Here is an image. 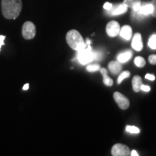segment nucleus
Returning a JSON list of instances; mask_svg holds the SVG:
<instances>
[{"label": "nucleus", "mask_w": 156, "mask_h": 156, "mask_svg": "<svg viewBox=\"0 0 156 156\" xmlns=\"http://www.w3.org/2000/svg\"><path fill=\"white\" fill-rule=\"evenodd\" d=\"M86 44H88V45L90 44V41L89 39H87V42H86Z\"/></svg>", "instance_id": "30"}, {"label": "nucleus", "mask_w": 156, "mask_h": 156, "mask_svg": "<svg viewBox=\"0 0 156 156\" xmlns=\"http://www.w3.org/2000/svg\"><path fill=\"white\" fill-rule=\"evenodd\" d=\"M121 37L126 41L130 40L132 36V30L129 25H124L120 29L119 34Z\"/></svg>", "instance_id": "13"}, {"label": "nucleus", "mask_w": 156, "mask_h": 156, "mask_svg": "<svg viewBox=\"0 0 156 156\" xmlns=\"http://www.w3.org/2000/svg\"><path fill=\"white\" fill-rule=\"evenodd\" d=\"M126 130L132 134H139L140 132V129L134 126H127L126 128Z\"/></svg>", "instance_id": "21"}, {"label": "nucleus", "mask_w": 156, "mask_h": 156, "mask_svg": "<svg viewBox=\"0 0 156 156\" xmlns=\"http://www.w3.org/2000/svg\"><path fill=\"white\" fill-rule=\"evenodd\" d=\"M151 3V5H153V11L151 15H153L154 17H156V0H152Z\"/></svg>", "instance_id": "23"}, {"label": "nucleus", "mask_w": 156, "mask_h": 156, "mask_svg": "<svg viewBox=\"0 0 156 156\" xmlns=\"http://www.w3.org/2000/svg\"><path fill=\"white\" fill-rule=\"evenodd\" d=\"M112 155L113 156H127L130 155L129 148L123 144H116L112 148Z\"/></svg>", "instance_id": "5"}, {"label": "nucleus", "mask_w": 156, "mask_h": 156, "mask_svg": "<svg viewBox=\"0 0 156 156\" xmlns=\"http://www.w3.org/2000/svg\"><path fill=\"white\" fill-rule=\"evenodd\" d=\"M66 40L69 47L77 51L85 48L87 45L86 43L84 41L81 34L76 30L68 31L66 36Z\"/></svg>", "instance_id": "2"}, {"label": "nucleus", "mask_w": 156, "mask_h": 156, "mask_svg": "<svg viewBox=\"0 0 156 156\" xmlns=\"http://www.w3.org/2000/svg\"><path fill=\"white\" fill-rule=\"evenodd\" d=\"M86 69L90 73H93V72L98 71L101 69V66L99 64H90L86 67Z\"/></svg>", "instance_id": "20"}, {"label": "nucleus", "mask_w": 156, "mask_h": 156, "mask_svg": "<svg viewBox=\"0 0 156 156\" xmlns=\"http://www.w3.org/2000/svg\"><path fill=\"white\" fill-rule=\"evenodd\" d=\"M120 29L121 28L119 23L115 20H112L106 25V34L109 37L114 38V37L117 36V35L119 34Z\"/></svg>", "instance_id": "7"}, {"label": "nucleus", "mask_w": 156, "mask_h": 156, "mask_svg": "<svg viewBox=\"0 0 156 156\" xmlns=\"http://www.w3.org/2000/svg\"><path fill=\"white\" fill-rule=\"evenodd\" d=\"M134 64H135L136 67H145L146 62L145 58L141 57V56H136V57L134 58Z\"/></svg>", "instance_id": "17"}, {"label": "nucleus", "mask_w": 156, "mask_h": 156, "mask_svg": "<svg viewBox=\"0 0 156 156\" xmlns=\"http://www.w3.org/2000/svg\"><path fill=\"white\" fill-rule=\"evenodd\" d=\"M145 78L146 79L149 80H151V81L155 80V76H154L153 75H151V74H147V75H145Z\"/></svg>", "instance_id": "25"}, {"label": "nucleus", "mask_w": 156, "mask_h": 156, "mask_svg": "<svg viewBox=\"0 0 156 156\" xmlns=\"http://www.w3.org/2000/svg\"><path fill=\"white\" fill-rule=\"evenodd\" d=\"M6 37L5 36H0V51H1V48L3 45H5L4 41H5Z\"/></svg>", "instance_id": "27"}, {"label": "nucleus", "mask_w": 156, "mask_h": 156, "mask_svg": "<svg viewBox=\"0 0 156 156\" xmlns=\"http://www.w3.org/2000/svg\"><path fill=\"white\" fill-rule=\"evenodd\" d=\"M130 155H132V156H138V155H139V154L136 153V151H132L131 153H130Z\"/></svg>", "instance_id": "28"}, {"label": "nucleus", "mask_w": 156, "mask_h": 156, "mask_svg": "<svg viewBox=\"0 0 156 156\" xmlns=\"http://www.w3.org/2000/svg\"><path fill=\"white\" fill-rule=\"evenodd\" d=\"M76 58H77L80 63L83 64V65L90 63L91 62L93 61L94 60V54H93L90 46L87 44L85 48L77 51V55Z\"/></svg>", "instance_id": "3"}, {"label": "nucleus", "mask_w": 156, "mask_h": 156, "mask_svg": "<svg viewBox=\"0 0 156 156\" xmlns=\"http://www.w3.org/2000/svg\"><path fill=\"white\" fill-rule=\"evenodd\" d=\"M123 3L127 7L131 8L133 12H137L142 5L141 0H124Z\"/></svg>", "instance_id": "12"}, {"label": "nucleus", "mask_w": 156, "mask_h": 156, "mask_svg": "<svg viewBox=\"0 0 156 156\" xmlns=\"http://www.w3.org/2000/svg\"><path fill=\"white\" fill-rule=\"evenodd\" d=\"M36 34V25L30 21H26L22 27V36L25 40H31Z\"/></svg>", "instance_id": "4"}, {"label": "nucleus", "mask_w": 156, "mask_h": 156, "mask_svg": "<svg viewBox=\"0 0 156 156\" xmlns=\"http://www.w3.org/2000/svg\"><path fill=\"white\" fill-rule=\"evenodd\" d=\"M130 76V73L129 71H124L118 77V80H117V83L118 84H121L122 83V82L124 80V79H126V78L129 77Z\"/></svg>", "instance_id": "19"}, {"label": "nucleus", "mask_w": 156, "mask_h": 156, "mask_svg": "<svg viewBox=\"0 0 156 156\" xmlns=\"http://www.w3.org/2000/svg\"><path fill=\"white\" fill-rule=\"evenodd\" d=\"M101 73L103 75V81L105 85L111 87L113 85V82L112 78H110L108 75V71L106 68H101Z\"/></svg>", "instance_id": "15"}, {"label": "nucleus", "mask_w": 156, "mask_h": 156, "mask_svg": "<svg viewBox=\"0 0 156 156\" xmlns=\"http://www.w3.org/2000/svg\"><path fill=\"white\" fill-rule=\"evenodd\" d=\"M142 85V78L140 76L135 75L132 79V87L134 92H139L141 90V86Z\"/></svg>", "instance_id": "16"}, {"label": "nucleus", "mask_w": 156, "mask_h": 156, "mask_svg": "<svg viewBox=\"0 0 156 156\" xmlns=\"http://www.w3.org/2000/svg\"><path fill=\"white\" fill-rule=\"evenodd\" d=\"M128 7L124 3L113 6L112 8L109 10V13L112 15H119L124 14L127 11Z\"/></svg>", "instance_id": "10"}, {"label": "nucleus", "mask_w": 156, "mask_h": 156, "mask_svg": "<svg viewBox=\"0 0 156 156\" xmlns=\"http://www.w3.org/2000/svg\"><path fill=\"white\" fill-rule=\"evenodd\" d=\"M1 8L5 18L15 20L22 11V0H2Z\"/></svg>", "instance_id": "1"}, {"label": "nucleus", "mask_w": 156, "mask_h": 156, "mask_svg": "<svg viewBox=\"0 0 156 156\" xmlns=\"http://www.w3.org/2000/svg\"><path fill=\"white\" fill-rule=\"evenodd\" d=\"M141 90H142L145 91V92H149L151 90V87L147 85H142L141 86Z\"/></svg>", "instance_id": "26"}, {"label": "nucleus", "mask_w": 156, "mask_h": 156, "mask_svg": "<svg viewBox=\"0 0 156 156\" xmlns=\"http://www.w3.org/2000/svg\"><path fill=\"white\" fill-rule=\"evenodd\" d=\"M132 46L136 51H140L143 48V44L142 41V36L139 33H136L132 38Z\"/></svg>", "instance_id": "9"}, {"label": "nucleus", "mask_w": 156, "mask_h": 156, "mask_svg": "<svg viewBox=\"0 0 156 156\" xmlns=\"http://www.w3.org/2000/svg\"><path fill=\"white\" fill-rule=\"evenodd\" d=\"M153 11V5H151V3H146L144 5H141V7L137 12H134L136 15H138L139 17H145L147 15H151L152 12Z\"/></svg>", "instance_id": "8"}, {"label": "nucleus", "mask_w": 156, "mask_h": 156, "mask_svg": "<svg viewBox=\"0 0 156 156\" xmlns=\"http://www.w3.org/2000/svg\"><path fill=\"white\" fill-rule=\"evenodd\" d=\"M112 7H113L112 4L109 2H106L104 4V5H103V8H104L105 10H107V11L110 10V9L112 8Z\"/></svg>", "instance_id": "24"}, {"label": "nucleus", "mask_w": 156, "mask_h": 156, "mask_svg": "<svg viewBox=\"0 0 156 156\" xmlns=\"http://www.w3.org/2000/svg\"><path fill=\"white\" fill-rule=\"evenodd\" d=\"M110 73L114 75H117L122 70V64L119 61H112L108 65Z\"/></svg>", "instance_id": "11"}, {"label": "nucleus", "mask_w": 156, "mask_h": 156, "mask_svg": "<svg viewBox=\"0 0 156 156\" xmlns=\"http://www.w3.org/2000/svg\"><path fill=\"white\" fill-rule=\"evenodd\" d=\"M28 88H29V84L28 83L25 84V85L23 87V89L24 90H28Z\"/></svg>", "instance_id": "29"}, {"label": "nucleus", "mask_w": 156, "mask_h": 156, "mask_svg": "<svg viewBox=\"0 0 156 156\" xmlns=\"http://www.w3.org/2000/svg\"><path fill=\"white\" fill-rule=\"evenodd\" d=\"M148 46L152 49H156V34H153L150 37L148 41Z\"/></svg>", "instance_id": "18"}, {"label": "nucleus", "mask_w": 156, "mask_h": 156, "mask_svg": "<svg viewBox=\"0 0 156 156\" xmlns=\"http://www.w3.org/2000/svg\"><path fill=\"white\" fill-rule=\"evenodd\" d=\"M148 61L150 64H153V65H156V54H152L148 57Z\"/></svg>", "instance_id": "22"}, {"label": "nucleus", "mask_w": 156, "mask_h": 156, "mask_svg": "<svg viewBox=\"0 0 156 156\" xmlns=\"http://www.w3.org/2000/svg\"><path fill=\"white\" fill-rule=\"evenodd\" d=\"M114 98L119 107L122 110H126L129 106V100L119 92H115L114 93Z\"/></svg>", "instance_id": "6"}, {"label": "nucleus", "mask_w": 156, "mask_h": 156, "mask_svg": "<svg viewBox=\"0 0 156 156\" xmlns=\"http://www.w3.org/2000/svg\"><path fill=\"white\" fill-rule=\"evenodd\" d=\"M132 56V52L131 51L127 50L125 51L122 52V53H120L119 54L118 56H117V61H119L121 63H125L129 60L130 59Z\"/></svg>", "instance_id": "14"}]
</instances>
